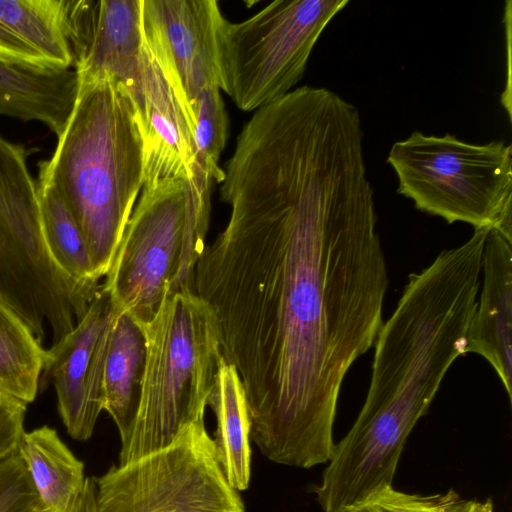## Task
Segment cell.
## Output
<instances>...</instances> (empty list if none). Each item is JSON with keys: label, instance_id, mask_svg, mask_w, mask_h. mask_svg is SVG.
<instances>
[{"label": "cell", "instance_id": "cell-2", "mask_svg": "<svg viewBox=\"0 0 512 512\" xmlns=\"http://www.w3.org/2000/svg\"><path fill=\"white\" fill-rule=\"evenodd\" d=\"M38 178L52 184L80 227L93 270L108 273L143 188V143L125 86L78 80L73 108Z\"/></svg>", "mask_w": 512, "mask_h": 512}, {"label": "cell", "instance_id": "cell-5", "mask_svg": "<svg viewBox=\"0 0 512 512\" xmlns=\"http://www.w3.org/2000/svg\"><path fill=\"white\" fill-rule=\"evenodd\" d=\"M387 163L397 192L416 209L512 236V146L501 140L473 144L455 135L414 131L395 142Z\"/></svg>", "mask_w": 512, "mask_h": 512}, {"label": "cell", "instance_id": "cell-21", "mask_svg": "<svg viewBox=\"0 0 512 512\" xmlns=\"http://www.w3.org/2000/svg\"><path fill=\"white\" fill-rule=\"evenodd\" d=\"M347 512H493V503L490 498L465 499L453 489L421 495L398 491L392 486Z\"/></svg>", "mask_w": 512, "mask_h": 512}, {"label": "cell", "instance_id": "cell-7", "mask_svg": "<svg viewBox=\"0 0 512 512\" xmlns=\"http://www.w3.org/2000/svg\"><path fill=\"white\" fill-rule=\"evenodd\" d=\"M94 481L96 512H245L204 420L166 447L114 465Z\"/></svg>", "mask_w": 512, "mask_h": 512}, {"label": "cell", "instance_id": "cell-20", "mask_svg": "<svg viewBox=\"0 0 512 512\" xmlns=\"http://www.w3.org/2000/svg\"><path fill=\"white\" fill-rule=\"evenodd\" d=\"M191 108L194 118V178L221 183L224 171L219 160L228 137V115L219 87L204 88Z\"/></svg>", "mask_w": 512, "mask_h": 512}, {"label": "cell", "instance_id": "cell-4", "mask_svg": "<svg viewBox=\"0 0 512 512\" xmlns=\"http://www.w3.org/2000/svg\"><path fill=\"white\" fill-rule=\"evenodd\" d=\"M213 183L167 180L143 187L105 281L116 307L143 329L166 297L194 291L206 247Z\"/></svg>", "mask_w": 512, "mask_h": 512}, {"label": "cell", "instance_id": "cell-13", "mask_svg": "<svg viewBox=\"0 0 512 512\" xmlns=\"http://www.w3.org/2000/svg\"><path fill=\"white\" fill-rule=\"evenodd\" d=\"M483 285L467 334L466 354L492 366L512 402V236L489 230L482 254Z\"/></svg>", "mask_w": 512, "mask_h": 512}, {"label": "cell", "instance_id": "cell-15", "mask_svg": "<svg viewBox=\"0 0 512 512\" xmlns=\"http://www.w3.org/2000/svg\"><path fill=\"white\" fill-rule=\"evenodd\" d=\"M146 337L132 317L118 311L114 319L103 376V410L113 419L121 443L131 432L146 365Z\"/></svg>", "mask_w": 512, "mask_h": 512}, {"label": "cell", "instance_id": "cell-14", "mask_svg": "<svg viewBox=\"0 0 512 512\" xmlns=\"http://www.w3.org/2000/svg\"><path fill=\"white\" fill-rule=\"evenodd\" d=\"M77 90L74 69L47 72L0 60V115L41 122L58 136L73 108Z\"/></svg>", "mask_w": 512, "mask_h": 512}, {"label": "cell", "instance_id": "cell-8", "mask_svg": "<svg viewBox=\"0 0 512 512\" xmlns=\"http://www.w3.org/2000/svg\"><path fill=\"white\" fill-rule=\"evenodd\" d=\"M119 309L100 286L84 316L61 341L47 348V373L68 434L88 440L103 411V376L112 325Z\"/></svg>", "mask_w": 512, "mask_h": 512}, {"label": "cell", "instance_id": "cell-24", "mask_svg": "<svg viewBox=\"0 0 512 512\" xmlns=\"http://www.w3.org/2000/svg\"><path fill=\"white\" fill-rule=\"evenodd\" d=\"M35 512H49L44 506H41L39 509H37Z\"/></svg>", "mask_w": 512, "mask_h": 512}, {"label": "cell", "instance_id": "cell-16", "mask_svg": "<svg viewBox=\"0 0 512 512\" xmlns=\"http://www.w3.org/2000/svg\"><path fill=\"white\" fill-rule=\"evenodd\" d=\"M17 453L41 504L49 512H67L83 490L86 477L83 462L57 431L46 425L25 431Z\"/></svg>", "mask_w": 512, "mask_h": 512}, {"label": "cell", "instance_id": "cell-9", "mask_svg": "<svg viewBox=\"0 0 512 512\" xmlns=\"http://www.w3.org/2000/svg\"><path fill=\"white\" fill-rule=\"evenodd\" d=\"M129 95L143 143V187L193 179L192 108L177 80L159 64L144 38L138 83Z\"/></svg>", "mask_w": 512, "mask_h": 512}, {"label": "cell", "instance_id": "cell-11", "mask_svg": "<svg viewBox=\"0 0 512 512\" xmlns=\"http://www.w3.org/2000/svg\"><path fill=\"white\" fill-rule=\"evenodd\" d=\"M71 17L78 80L109 75L133 91L143 46L141 0H73Z\"/></svg>", "mask_w": 512, "mask_h": 512}, {"label": "cell", "instance_id": "cell-12", "mask_svg": "<svg viewBox=\"0 0 512 512\" xmlns=\"http://www.w3.org/2000/svg\"><path fill=\"white\" fill-rule=\"evenodd\" d=\"M73 0H0V60L59 72L73 69Z\"/></svg>", "mask_w": 512, "mask_h": 512}, {"label": "cell", "instance_id": "cell-10", "mask_svg": "<svg viewBox=\"0 0 512 512\" xmlns=\"http://www.w3.org/2000/svg\"><path fill=\"white\" fill-rule=\"evenodd\" d=\"M224 19L215 0H141L143 38L190 106L204 88L218 86L217 42Z\"/></svg>", "mask_w": 512, "mask_h": 512}, {"label": "cell", "instance_id": "cell-1", "mask_svg": "<svg viewBox=\"0 0 512 512\" xmlns=\"http://www.w3.org/2000/svg\"><path fill=\"white\" fill-rule=\"evenodd\" d=\"M223 170L230 217L194 292L243 385L250 441L277 464H327L342 383L375 344L388 288L362 140L275 128L238 143Z\"/></svg>", "mask_w": 512, "mask_h": 512}, {"label": "cell", "instance_id": "cell-6", "mask_svg": "<svg viewBox=\"0 0 512 512\" xmlns=\"http://www.w3.org/2000/svg\"><path fill=\"white\" fill-rule=\"evenodd\" d=\"M348 0H276L250 18L224 19L217 42L218 87L243 111L292 91L330 20Z\"/></svg>", "mask_w": 512, "mask_h": 512}, {"label": "cell", "instance_id": "cell-23", "mask_svg": "<svg viewBox=\"0 0 512 512\" xmlns=\"http://www.w3.org/2000/svg\"><path fill=\"white\" fill-rule=\"evenodd\" d=\"M67 512H96L94 477H86L83 490Z\"/></svg>", "mask_w": 512, "mask_h": 512}, {"label": "cell", "instance_id": "cell-17", "mask_svg": "<svg viewBox=\"0 0 512 512\" xmlns=\"http://www.w3.org/2000/svg\"><path fill=\"white\" fill-rule=\"evenodd\" d=\"M207 404L216 418L212 440L217 460L229 484L237 491L246 490L251 477L250 420L239 375L225 361Z\"/></svg>", "mask_w": 512, "mask_h": 512}, {"label": "cell", "instance_id": "cell-19", "mask_svg": "<svg viewBox=\"0 0 512 512\" xmlns=\"http://www.w3.org/2000/svg\"><path fill=\"white\" fill-rule=\"evenodd\" d=\"M47 360L44 344L0 299V394L26 406L33 402Z\"/></svg>", "mask_w": 512, "mask_h": 512}, {"label": "cell", "instance_id": "cell-18", "mask_svg": "<svg viewBox=\"0 0 512 512\" xmlns=\"http://www.w3.org/2000/svg\"><path fill=\"white\" fill-rule=\"evenodd\" d=\"M36 182L42 234L51 259L72 282L95 295L101 285L80 227L56 188L41 178Z\"/></svg>", "mask_w": 512, "mask_h": 512}, {"label": "cell", "instance_id": "cell-22", "mask_svg": "<svg viewBox=\"0 0 512 512\" xmlns=\"http://www.w3.org/2000/svg\"><path fill=\"white\" fill-rule=\"evenodd\" d=\"M41 506L18 453L0 462V512H35Z\"/></svg>", "mask_w": 512, "mask_h": 512}, {"label": "cell", "instance_id": "cell-3", "mask_svg": "<svg viewBox=\"0 0 512 512\" xmlns=\"http://www.w3.org/2000/svg\"><path fill=\"white\" fill-rule=\"evenodd\" d=\"M143 330L147 354L140 400L119 464L166 447L204 420L224 362L214 312L194 291L166 297Z\"/></svg>", "mask_w": 512, "mask_h": 512}]
</instances>
